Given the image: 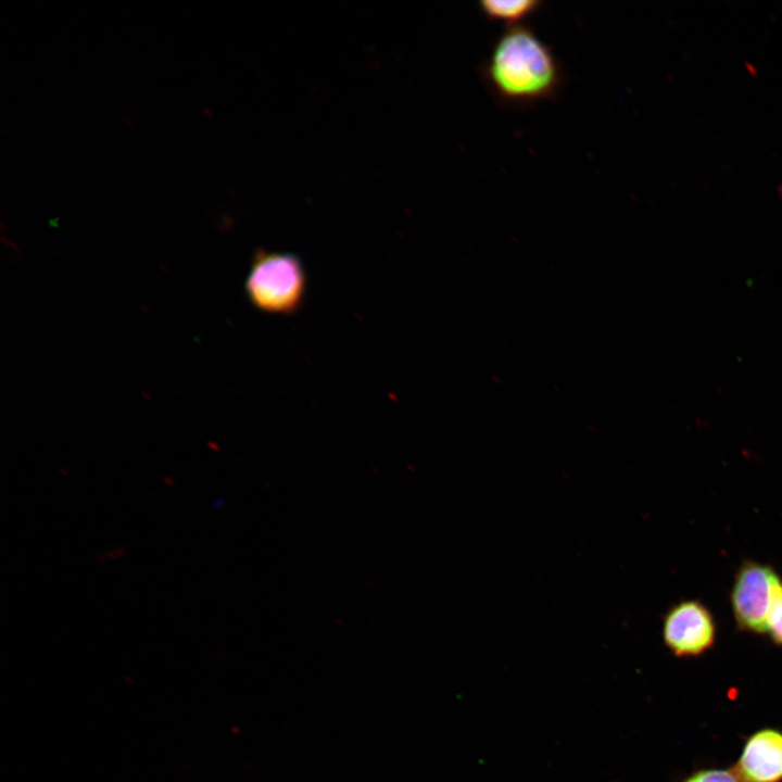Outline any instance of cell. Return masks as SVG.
I'll list each match as a JSON object with an SVG mask.
<instances>
[{"label":"cell","instance_id":"obj_5","mask_svg":"<svg viewBox=\"0 0 782 782\" xmlns=\"http://www.w3.org/2000/svg\"><path fill=\"white\" fill-rule=\"evenodd\" d=\"M734 769L745 782H782V731L762 728L753 732Z\"/></svg>","mask_w":782,"mask_h":782},{"label":"cell","instance_id":"obj_1","mask_svg":"<svg viewBox=\"0 0 782 782\" xmlns=\"http://www.w3.org/2000/svg\"><path fill=\"white\" fill-rule=\"evenodd\" d=\"M480 73L495 99L512 106L555 99L566 78L553 49L525 24L508 26L496 37Z\"/></svg>","mask_w":782,"mask_h":782},{"label":"cell","instance_id":"obj_2","mask_svg":"<svg viewBox=\"0 0 782 782\" xmlns=\"http://www.w3.org/2000/svg\"><path fill=\"white\" fill-rule=\"evenodd\" d=\"M307 289V272L299 255L262 248L254 251L244 281L254 308L270 315H295L305 303Z\"/></svg>","mask_w":782,"mask_h":782},{"label":"cell","instance_id":"obj_7","mask_svg":"<svg viewBox=\"0 0 782 782\" xmlns=\"http://www.w3.org/2000/svg\"><path fill=\"white\" fill-rule=\"evenodd\" d=\"M682 782H745L732 768H704L692 772Z\"/></svg>","mask_w":782,"mask_h":782},{"label":"cell","instance_id":"obj_4","mask_svg":"<svg viewBox=\"0 0 782 782\" xmlns=\"http://www.w3.org/2000/svg\"><path fill=\"white\" fill-rule=\"evenodd\" d=\"M663 641L677 657H698L716 642L717 628L710 610L697 600L671 606L663 620Z\"/></svg>","mask_w":782,"mask_h":782},{"label":"cell","instance_id":"obj_8","mask_svg":"<svg viewBox=\"0 0 782 782\" xmlns=\"http://www.w3.org/2000/svg\"><path fill=\"white\" fill-rule=\"evenodd\" d=\"M767 634L774 644L782 646V596L777 601L770 613Z\"/></svg>","mask_w":782,"mask_h":782},{"label":"cell","instance_id":"obj_9","mask_svg":"<svg viewBox=\"0 0 782 782\" xmlns=\"http://www.w3.org/2000/svg\"><path fill=\"white\" fill-rule=\"evenodd\" d=\"M778 193H779L780 197L782 198V184H781V185L779 186V188H778Z\"/></svg>","mask_w":782,"mask_h":782},{"label":"cell","instance_id":"obj_3","mask_svg":"<svg viewBox=\"0 0 782 782\" xmlns=\"http://www.w3.org/2000/svg\"><path fill=\"white\" fill-rule=\"evenodd\" d=\"M782 596V578L775 569L756 560L739 567L730 593V604L740 630L767 634L770 613Z\"/></svg>","mask_w":782,"mask_h":782},{"label":"cell","instance_id":"obj_6","mask_svg":"<svg viewBox=\"0 0 782 782\" xmlns=\"http://www.w3.org/2000/svg\"><path fill=\"white\" fill-rule=\"evenodd\" d=\"M541 5L542 1L538 0H482L479 2V9L488 20L504 22L507 26L520 24L534 14Z\"/></svg>","mask_w":782,"mask_h":782}]
</instances>
